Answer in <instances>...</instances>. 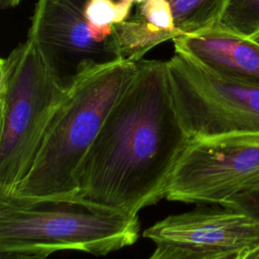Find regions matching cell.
<instances>
[{"mask_svg": "<svg viewBox=\"0 0 259 259\" xmlns=\"http://www.w3.org/2000/svg\"><path fill=\"white\" fill-rule=\"evenodd\" d=\"M190 141L173 105L167 62L143 59L81 165L75 196L138 214L165 198Z\"/></svg>", "mask_w": 259, "mask_h": 259, "instance_id": "obj_1", "label": "cell"}, {"mask_svg": "<svg viewBox=\"0 0 259 259\" xmlns=\"http://www.w3.org/2000/svg\"><path fill=\"white\" fill-rule=\"evenodd\" d=\"M137 71L138 62L122 60L75 82L59 105L29 171L11 195L24 199L75 196L81 165Z\"/></svg>", "mask_w": 259, "mask_h": 259, "instance_id": "obj_2", "label": "cell"}, {"mask_svg": "<svg viewBox=\"0 0 259 259\" xmlns=\"http://www.w3.org/2000/svg\"><path fill=\"white\" fill-rule=\"evenodd\" d=\"M138 214L76 196L24 199L0 196V253L49 256L75 250L105 256L139 239Z\"/></svg>", "mask_w": 259, "mask_h": 259, "instance_id": "obj_3", "label": "cell"}, {"mask_svg": "<svg viewBox=\"0 0 259 259\" xmlns=\"http://www.w3.org/2000/svg\"><path fill=\"white\" fill-rule=\"evenodd\" d=\"M67 92L27 39L1 59L0 196L26 176Z\"/></svg>", "mask_w": 259, "mask_h": 259, "instance_id": "obj_4", "label": "cell"}, {"mask_svg": "<svg viewBox=\"0 0 259 259\" xmlns=\"http://www.w3.org/2000/svg\"><path fill=\"white\" fill-rule=\"evenodd\" d=\"M170 201L241 209L259 199V131L191 139L166 188Z\"/></svg>", "mask_w": 259, "mask_h": 259, "instance_id": "obj_5", "label": "cell"}, {"mask_svg": "<svg viewBox=\"0 0 259 259\" xmlns=\"http://www.w3.org/2000/svg\"><path fill=\"white\" fill-rule=\"evenodd\" d=\"M166 62L173 105L191 139L259 131V84L223 75L178 53Z\"/></svg>", "mask_w": 259, "mask_h": 259, "instance_id": "obj_6", "label": "cell"}, {"mask_svg": "<svg viewBox=\"0 0 259 259\" xmlns=\"http://www.w3.org/2000/svg\"><path fill=\"white\" fill-rule=\"evenodd\" d=\"M87 1L37 0L28 29L27 40L66 90L84 76L123 60L115 25H93L85 15Z\"/></svg>", "mask_w": 259, "mask_h": 259, "instance_id": "obj_7", "label": "cell"}, {"mask_svg": "<svg viewBox=\"0 0 259 259\" xmlns=\"http://www.w3.org/2000/svg\"><path fill=\"white\" fill-rule=\"evenodd\" d=\"M227 0H145L116 25L124 60L139 62L155 47L219 24Z\"/></svg>", "mask_w": 259, "mask_h": 259, "instance_id": "obj_8", "label": "cell"}, {"mask_svg": "<svg viewBox=\"0 0 259 259\" xmlns=\"http://www.w3.org/2000/svg\"><path fill=\"white\" fill-rule=\"evenodd\" d=\"M199 205L171 214L144 231L156 244H175L205 251H235L259 246V218L241 209Z\"/></svg>", "mask_w": 259, "mask_h": 259, "instance_id": "obj_9", "label": "cell"}, {"mask_svg": "<svg viewBox=\"0 0 259 259\" xmlns=\"http://www.w3.org/2000/svg\"><path fill=\"white\" fill-rule=\"evenodd\" d=\"M182 54L223 75L259 84V45L220 26L174 38Z\"/></svg>", "mask_w": 259, "mask_h": 259, "instance_id": "obj_10", "label": "cell"}, {"mask_svg": "<svg viewBox=\"0 0 259 259\" xmlns=\"http://www.w3.org/2000/svg\"><path fill=\"white\" fill-rule=\"evenodd\" d=\"M218 26L250 37L259 28V0H227Z\"/></svg>", "mask_w": 259, "mask_h": 259, "instance_id": "obj_11", "label": "cell"}, {"mask_svg": "<svg viewBox=\"0 0 259 259\" xmlns=\"http://www.w3.org/2000/svg\"><path fill=\"white\" fill-rule=\"evenodd\" d=\"M156 245L155 251L148 259H246L257 248L235 251H205L175 244Z\"/></svg>", "mask_w": 259, "mask_h": 259, "instance_id": "obj_12", "label": "cell"}, {"mask_svg": "<svg viewBox=\"0 0 259 259\" xmlns=\"http://www.w3.org/2000/svg\"><path fill=\"white\" fill-rule=\"evenodd\" d=\"M133 6L122 1L88 0L85 7L87 19L95 26H113L125 21Z\"/></svg>", "mask_w": 259, "mask_h": 259, "instance_id": "obj_13", "label": "cell"}, {"mask_svg": "<svg viewBox=\"0 0 259 259\" xmlns=\"http://www.w3.org/2000/svg\"><path fill=\"white\" fill-rule=\"evenodd\" d=\"M0 259H48V256L26 253H0Z\"/></svg>", "mask_w": 259, "mask_h": 259, "instance_id": "obj_14", "label": "cell"}, {"mask_svg": "<svg viewBox=\"0 0 259 259\" xmlns=\"http://www.w3.org/2000/svg\"><path fill=\"white\" fill-rule=\"evenodd\" d=\"M241 210L248 211V212H250V213L259 218V199L250 203V204H248V205H246V206H244V207H242Z\"/></svg>", "mask_w": 259, "mask_h": 259, "instance_id": "obj_15", "label": "cell"}, {"mask_svg": "<svg viewBox=\"0 0 259 259\" xmlns=\"http://www.w3.org/2000/svg\"><path fill=\"white\" fill-rule=\"evenodd\" d=\"M21 0H0V7L2 9L16 7Z\"/></svg>", "mask_w": 259, "mask_h": 259, "instance_id": "obj_16", "label": "cell"}, {"mask_svg": "<svg viewBox=\"0 0 259 259\" xmlns=\"http://www.w3.org/2000/svg\"><path fill=\"white\" fill-rule=\"evenodd\" d=\"M246 259H259V247L254 249Z\"/></svg>", "mask_w": 259, "mask_h": 259, "instance_id": "obj_17", "label": "cell"}, {"mask_svg": "<svg viewBox=\"0 0 259 259\" xmlns=\"http://www.w3.org/2000/svg\"><path fill=\"white\" fill-rule=\"evenodd\" d=\"M251 40H253V41H255L256 44H258L259 45V28L249 37Z\"/></svg>", "mask_w": 259, "mask_h": 259, "instance_id": "obj_18", "label": "cell"}, {"mask_svg": "<svg viewBox=\"0 0 259 259\" xmlns=\"http://www.w3.org/2000/svg\"><path fill=\"white\" fill-rule=\"evenodd\" d=\"M120 1H122V2H124V3H127L128 5H131V6H134L135 4H141L142 2H144L145 0H120Z\"/></svg>", "mask_w": 259, "mask_h": 259, "instance_id": "obj_19", "label": "cell"}, {"mask_svg": "<svg viewBox=\"0 0 259 259\" xmlns=\"http://www.w3.org/2000/svg\"><path fill=\"white\" fill-rule=\"evenodd\" d=\"M114 1H120V0H114Z\"/></svg>", "mask_w": 259, "mask_h": 259, "instance_id": "obj_20", "label": "cell"}]
</instances>
